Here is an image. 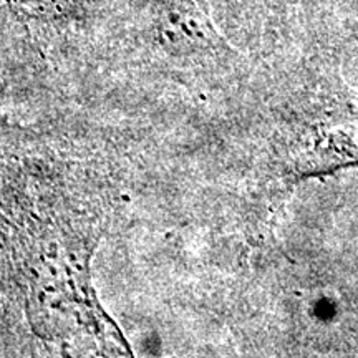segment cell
<instances>
[{"label": "cell", "mask_w": 358, "mask_h": 358, "mask_svg": "<svg viewBox=\"0 0 358 358\" xmlns=\"http://www.w3.org/2000/svg\"><path fill=\"white\" fill-rule=\"evenodd\" d=\"M290 171L308 178L358 164V90L337 73L317 80L287 127Z\"/></svg>", "instance_id": "6da1fadb"}, {"label": "cell", "mask_w": 358, "mask_h": 358, "mask_svg": "<svg viewBox=\"0 0 358 358\" xmlns=\"http://www.w3.org/2000/svg\"><path fill=\"white\" fill-rule=\"evenodd\" d=\"M148 15L155 38L168 47L214 48L221 43L201 0H153Z\"/></svg>", "instance_id": "7a4b0ae2"}, {"label": "cell", "mask_w": 358, "mask_h": 358, "mask_svg": "<svg viewBox=\"0 0 358 358\" xmlns=\"http://www.w3.org/2000/svg\"><path fill=\"white\" fill-rule=\"evenodd\" d=\"M103 0H0V27L75 24L88 19Z\"/></svg>", "instance_id": "3957f363"}]
</instances>
